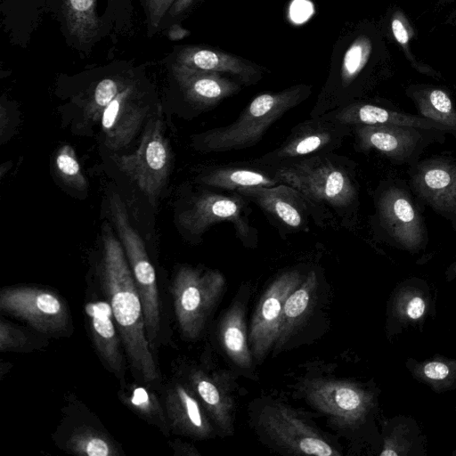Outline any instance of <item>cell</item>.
Returning <instances> with one entry per match:
<instances>
[{
    "label": "cell",
    "instance_id": "obj_31",
    "mask_svg": "<svg viewBox=\"0 0 456 456\" xmlns=\"http://www.w3.org/2000/svg\"><path fill=\"white\" fill-rule=\"evenodd\" d=\"M220 338L227 355L240 367L247 369L252 364V353L248 347L243 305L236 302L223 317Z\"/></svg>",
    "mask_w": 456,
    "mask_h": 456
},
{
    "label": "cell",
    "instance_id": "obj_17",
    "mask_svg": "<svg viewBox=\"0 0 456 456\" xmlns=\"http://www.w3.org/2000/svg\"><path fill=\"white\" fill-rule=\"evenodd\" d=\"M137 89L133 80L104 110L101 125L107 148H125L134 137L147 113L148 107L136 99Z\"/></svg>",
    "mask_w": 456,
    "mask_h": 456
},
{
    "label": "cell",
    "instance_id": "obj_21",
    "mask_svg": "<svg viewBox=\"0 0 456 456\" xmlns=\"http://www.w3.org/2000/svg\"><path fill=\"white\" fill-rule=\"evenodd\" d=\"M171 61L199 70L229 73L248 85L260 77L257 68L238 56L200 46L179 47L172 54Z\"/></svg>",
    "mask_w": 456,
    "mask_h": 456
},
{
    "label": "cell",
    "instance_id": "obj_20",
    "mask_svg": "<svg viewBox=\"0 0 456 456\" xmlns=\"http://www.w3.org/2000/svg\"><path fill=\"white\" fill-rule=\"evenodd\" d=\"M348 126H408L445 132L434 121L419 115H411L366 102H354L321 115Z\"/></svg>",
    "mask_w": 456,
    "mask_h": 456
},
{
    "label": "cell",
    "instance_id": "obj_24",
    "mask_svg": "<svg viewBox=\"0 0 456 456\" xmlns=\"http://www.w3.org/2000/svg\"><path fill=\"white\" fill-rule=\"evenodd\" d=\"M229 165L217 167L201 175L199 183L224 191H237L253 187H271L281 183L271 167Z\"/></svg>",
    "mask_w": 456,
    "mask_h": 456
},
{
    "label": "cell",
    "instance_id": "obj_26",
    "mask_svg": "<svg viewBox=\"0 0 456 456\" xmlns=\"http://www.w3.org/2000/svg\"><path fill=\"white\" fill-rule=\"evenodd\" d=\"M191 384L218 428L225 434L233 431V403L230 395L217 380L202 370H194Z\"/></svg>",
    "mask_w": 456,
    "mask_h": 456
},
{
    "label": "cell",
    "instance_id": "obj_19",
    "mask_svg": "<svg viewBox=\"0 0 456 456\" xmlns=\"http://www.w3.org/2000/svg\"><path fill=\"white\" fill-rule=\"evenodd\" d=\"M170 72L184 99L200 108L212 107L240 87L220 73L203 71L171 61Z\"/></svg>",
    "mask_w": 456,
    "mask_h": 456
},
{
    "label": "cell",
    "instance_id": "obj_7",
    "mask_svg": "<svg viewBox=\"0 0 456 456\" xmlns=\"http://www.w3.org/2000/svg\"><path fill=\"white\" fill-rule=\"evenodd\" d=\"M109 208L141 297L146 334L151 345L157 338L160 324L156 273L144 243L132 226L125 204L118 193L112 192L110 196Z\"/></svg>",
    "mask_w": 456,
    "mask_h": 456
},
{
    "label": "cell",
    "instance_id": "obj_11",
    "mask_svg": "<svg viewBox=\"0 0 456 456\" xmlns=\"http://www.w3.org/2000/svg\"><path fill=\"white\" fill-rule=\"evenodd\" d=\"M248 201L240 193L205 191L194 196L178 215L180 227L191 235H201L210 226L231 222L238 236L245 240L252 232L248 218Z\"/></svg>",
    "mask_w": 456,
    "mask_h": 456
},
{
    "label": "cell",
    "instance_id": "obj_41",
    "mask_svg": "<svg viewBox=\"0 0 456 456\" xmlns=\"http://www.w3.org/2000/svg\"><path fill=\"white\" fill-rule=\"evenodd\" d=\"M445 280L451 282L456 279V259L450 264L444 272Z\"/></svg>",
    "mask_w": 456,
    "mask_h": 456
},
{
    "label": "cell",
    "instance_id": "obj_39",
    "mask_svg": "<svg viewBox=\"0 0 456 456\" xmlns=\"http://www.w3.org/2000/svg\"><path fill=\"white\" fill-rule=\"evenodd\" d=\"M195 1L175 0L163 20L161 29H167L171 26L175 25L176 20L188 11Z\"/></svg>",
    "mask_w": 456,
    "mask_h": 456
},
{
    "label": "cell",
    "instance_id": "obj_32",
    "mask_svg": "<svg viewBox=\"0 0 456 456\" xmlns=\"http://www.w3.org/2000/svg\"><path fill=\"white\" fill-rule=\"evenodd\" d=\"M131 72L130 70L113 72L96 83L84 109L88 119L97 121L102 118L108 105L134 80L128 76Z\"/></svg>",
    "mask_w": 456,
    "mask_h": 456
},
{
    "label": "cell",
    "instance_id": "obj_13",
    "mask_svg": "<svg viewBox=\"0 0 456 456\" xmlns=\"http://www.w3.org/2000/svg\"><path fill=\"white\" fill-rule=\"evenodd\" d=\"M0 308L44 333H57L68 323L67 307L61 298L53 291L36 287L3 289Z\"/></svg>",
    "mask_w": 456,
    "mask_h": 456
},
{
    "label": "cell",
    "instance_id": "obj_9",
    "mask_svg": "<svg viewBox=\"0 0 456 456\" xmlns=\"http://www.w3.org/2000/svg\"><path fill=\"white\" fill-rule=\"evenodd\" d=\"M356 145L376 151L395 165L414 164L431 143L443 142L445 132L408 126H355Z\"/></svg>",
    "mask_w": 456,
    "mask_h": 456
},
{
    "label": "cell",
    "instance_id": "obj_4",
    "mask_svg": "<svg viewBox=\"0 0 456 456\" xmlns=\"http://www.w3.org/2000/svg\"><path fill=\"white\" fill-rule=\"evenodd\" d=\"M307 401L343 428L374 431L380 390L373 382L314 379L305 385Z\"/></svg>",
    "mask_w": 456,
    "mask_h": 456
},
{
    "label": "cell",
    "instance_id": "obj_25",
    "mask_svg": "<svg viewBox=\"0 0 456 456\" xmlns=\"http://www.w3.org/2000/svg\"><path fill=\"white\" fill-rule=\"evenodd\" d=\"M85 309L97 351L112 370L121 373L124 370L123 356L110 304L93 301L87 303Z\"/></svg>",
    "mask_w": 456,
    "mask_h": 456
},
{
    "label": "cell",
    "instance_id": "obj_12",
    "mask_svg": "<svg viewBox=\"0 0 456 456\" xmlns=\"http://www.w3.org/2000/svg\"><path fill=\"white\" fill-rule=\"evenodd\" d=\"M436 315V299L428 282L408 277L392 289L386 307L385 332L389 342L411 328L423 330L427 321Z\"/></svg>",
    "mask_w": 456,
    "mask_h": 456
},
{
    "label": "cell",
    "instance_id": "obj_27",
    "mask_svg": "<svg viewBox=\"0 0 456 456\" xmlns=\"http://www.w3.org/2000/svg\"><path fill=\"white\" fill-rule=\"evenodd\" d=\"M405 367L415 380L436 394L456 389V358L439 354L422 361L410 357Z\"/></svg>",
    "mask_w": 456,
    "mask_h": 456
},
{
    "label": "cell",
    "instance_id": "obj_14",
    "mask_svg": "<svg viewBox=\"0 0 456 456\" xmlns=\"http://www.w3.org/2000/svg\"><path fill=\"white\" fill-rule=\"evenodd\" d=\"M352 127L314 117L296 126L287 140L274 151L265 154L258 163L274 167L300 159L325 154L338 147Z\"/></svg>",
    "mask_w": 456,
    "mask_h": 456
},
{
    "label": "cell",
    "instance_id": "obj_23",
    "mask_svg": "<svg viewBox=\"0 0 456 456\" xmlns=\"http://www.w3.org/2000/svg\"><path fill=\"white\" fill-rule=\"evenodd\" d=\"M379 456H426L427 438L411 416L395 415L381 422Z\"/></svg>",
    "mask_w": 456,
    "mask_h": 456
},
{
    "label": "cell",
    "instance_id": "obj_30",
    "mask_svg": "<svg viewBox=\"0 0 456 456\" xmlns=\"http://www.w3.org/2000/svg\"><path fill=\"white\" fill-rule=\"evenodd\" d=\"M65 28L77 46L94 42L100 35V22L95 12V0H61Z\"/></svg>",
    "mask_w": 456,
    "mask_h": 456
},
{
    "label": "cell",
    "instance_id": "obj_6",
    "mask_svg": "<svg viewBox=\"0 0 456 456\" xmlns=\"http://www.w3.org/2000/svg\"><path fill=\"white\" fill-rule=\"evenodd\" d=\"M225 279L217 270L183 266L176 273L172 287L177 322L188 338H196L220 299Z\"/></svg>",
    "mask_w": 456,
    "mask_h": 456
},
{
    "label": "cell",
    "instance_id": "obj_3",
    "mask_svg": "<svg viewBox=\"0 0 456 456\" xmlns=\"http://www.w3.org/2000/svg\"><path fill=\"white\" fill-rule=\"evenodd\" d=\"M281 183L297 190L311 203L353 210L358 189L353 173L324 154L271 167Z\"/></svg>",
    "mask_w": 456,
    "mask_h": 456
},
{
    "label": "cell",
    "instance_id": "obj_28",
    "mask_svg": "<svg viewBox=\"0 0 456 456\" xmlns=\"http://www.w3.org/2000/svg\"><path fill=\"white\" fill-rule=\"evenodd\" d=\"M317 278L310 272L286 299L274 349L280 350L310 312Z\"/></svg>",
    "mask_w": 456,
    "mask_h": 456
},
{
    "label": "cell",
    "instance_id": "obj_36",
    "mask_svg": "<svg viewBox=\"0 0 456 456\" xmlns=\"http://www.w3.org/2000/svg\"><path fill=\"white\" fill-rule=\"evenodd\" d=\"M122 400L148 419L155 421L162 428L166 427L163 410L153 393L144 387L133 386L128 393L122 395Z\"/></svg>",
    "mask_w": 456,
    "mask_h": 456
},
{
    "label": "cell",
    "instance_id": "obj_1",
    "mask_svg": "<svg viewBox=\"0 0 456 456\" xmlns=\"http://www.w3.org/2000/svg\"><path fill=\"white\" fill-rule=\"evenodd\" d=\"M102 278L114 320L133 369L145 382L159 378L148 339L142 304L122 244L107 224L103 229Z\"/></svg>",
    "mask_w": 456,
    "mask_h": 456
},
{
    "label": "cell",
    "instance_id": "obj_34",
    "mask_svg": "<svg viewBox=\"0 0 456 456\" xmlns=\"http://www.w3.org/2000/svg\"><path fill=\"white\" fill-rule=\"evenodd\" d=\"M54 167L58 176L69 187L77 190L87 188L86 178L70 145L65 144L59 149L54 158Z\"/></svg>",
    "mask_w": 456,
    "mask_h": 456
},
{
    "label": "cell",
    "instance_id": "obj_22",
    "mask_svg": "<svg viewBox=\"0 0 456 456\" xmlns=\"http://www.w3.org/2000/svg\"><path fill=\"white\" fill-rule=\"evenodd\" d=\"M166 410L171 425L182 434L200 439L212 435V425L199 401L183 386L177 384L167 391Z\"/></svg>",
    "mask_w": 456,
    "mask_h": 456
},
{
    "label": "cell",
    "instance_id": "obj_8",
    "mask_svg": "<svg viewBox=\"0 0 456 456\" xmlns=\"http://www.w3.org/2000/svg\"><path fill=\"white\" fill-rule=\"evenodd\" d=\"M172 159L159 112L147 123L138 148L114 159L118 167L136 183L152 205L167 182Z\"/></svg>",
    "mask_w": 456,
    "mask_h": 456
},
{
    "label": "cell",
    "instance_id": "obj_37",
    "mask_svg": "<svg viewBox=\"0 0 456 456\" xmlns=\"http://www.w3.org/2000/svg\"><path fill=\"white\" fill-rule=\"evenodd\" d=\"M175 0H141L143 7L148 36L152 37L162 27L163 20Z\"/></svg>",
    "mask_w": 456,
    "mask_h": 456
},
{
    "label": "cell",
    "instance_id": "obj_38",
    "mask_svg": "<svg viewBox=\"0 0 456 456\" xmlns=\"http://www.w3.org/2000/svg\"><path fill=\"white\" fill-rule=\"evenodd\" d=\"M24 334L10 323L1 320L0 322V348L2 351L14 349L26 342Z\"/></svg>",
    "mask_w": 456,
    "mask_h": 456
},
{
    "label": "cell",
    "instance_id": "obj_40",
    "mask_svg": "<svg viewBox=\"0 0 456 456\" xmlns=\"http://www.w3.org/2000/svg\"><path fill=\"white\" fill-rule=\"evenodd\" d=\"M391 28L397 42L406 48L411 34L408 24L402 13H395L394 15Z\"/></svg>",
    "mask_w": 456,
    "mask_h": 456
},
{
    "label": "cell",
    "instance_id": "obj_16",
    "mask_svg": "<svg viewBox=\"0 0 456 456\" xmlns=\"http://www.w3.org/2000/svg\"><path fill=\"white\" fill-rule=\"evenodd\" d=\"M303 279L297 271L285 272L272 282L260 298L248 334L251 353L257 362L275 345L285 301Z\"/></svg>",
    "mask_w": 456,
    "mask_h": 456
},
{
    "label": "cell",
    "instance_id": "obj_33",
    "mask_svg": "<svg viewBox=\"0 0 456 456\" xmlns=\"http://www.w3.org/2000/svg\"><path fill=\"white\" fill-rule=\"evenodd\" d=\"M371 52L370 40L364 36L357 37L347 48L342 61L340 79L344 87L348 86L360 74Z\"/></svg>",
    "mask_w": 456,
    "mask_h": 456
},
{
    "label": "cell",
    "instance_id": "obj_15",
    "mask_svg": "<svg viewBox=\"0 0 456 456\" xmlns=\"http://www.w3.org/2000/svg\"><path fill=\"white\" fill-rule=\"evenodd\" d=\"M258 424L277 444L297 454L338 455V452L293 410L268 404L259 413Z\"/></svg>",
    "mask_w": 456,
    "mask_h": 456
},
{
    "label": "cell",
    "instance_id": "obj_18",
    "mask_svg": "<svg viewBox=\"0 0 456 456\" xmlns=\"http://www.w3.org/2000/svg\"><path fill=\"white\" fill-rule=\"evenodd\" d=\"M236 192L290 229L301 230L307 224L311 202L289 185L246 188Z\"/></svg>",
    "mask_w": 456,
    "mask_h": 456
},
{
    "label": "cell",
    "instance_id": "obj_10",
    "mask_svg": "<svg viewBox=\"0 0 456 456\" xmlns=\"http://www.w3.org/2000/svg\"><path fill=\"white\" fill-rule=\"evenodd\" d=\"M408 173L411 191L456 232V161L432 157L411 165Z\"/></svg>",
    "mask_w": 456,
    "mask_h": 456
},
{
    "label": "cell",
    "instance_id": "obj_5",
    "mask_svg": "<svg viewBox=\"0 0 456 456\" xmlns=\"http://www.w3.org/2000/svg\"><path fill=\"white\" fill-rule=\"evenodd\" d=\"M375 218L385 240L396 248L416 254L428 241L423 216L402 180L383 182L375 195Z\"/></svg>",
    "mask_w": 456,
    "mask_h": 456
},
{
    "label": "cell",
    "instance_id": "obj_35",
    "mask_svg": "<svg viewBox=\"0 0 456 456\" xmlns=\"http://www.w3.org/2000/svg\"><path fill=\"white\" fill-rule=\"evenodd\" d=\"M68 445L71 452L78 455L111 456L116 454L113 444L104 436L90 429L73 434Z\"/></svg>",
    "mask_w": 456,
    "mask_h": 456
},
{
    "label": "cell",
    "instance_id": "obj_29",
    "mask_svg": "<svg viewBox=\"0 0 456 456\" xmlns=\"http://www.w3.org/2000/svg\"><path fill=\"white\" fill-rule=\"evenodd\" d=\"M408 95L412 99L419 116L434 121L456 139V107L445 91L414 86L409 90Z\"/></svg>",
    "mask_w": 456,
    "mask_h": 456
},
{
    "label": "cell",
    "instance_id": "obj_2",
    "mask_svg": "<svg viewBox=\"0 0 456 456\" xmlns=\"http://www.w3.org/2000/svg\"><path fill=\"white\" fill-rule=\"evenodd\" d=\"M310 94L305 85L294 86L278 93L255 97L232 124L194 136V147L202 152L240 150L258 142L269 127Z\"/></svg>",
    "mask_w": 456,
    "mask_h": 456
}]
</instances>
